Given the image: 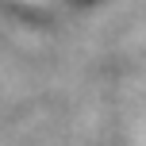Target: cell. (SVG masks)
<instances>
[{
	"label": "cell",
	"instance_id": "6da1fadb",
	"mask_svg": "<svg viewBox=\"0 0 146 146\" xmlns=\"http://www.w3.org/2000/svg\"><path fill=\"white\" fill-rule=\"evenodd\" d=\"M15 12H31V15H66V12H81L88 4L100 0H8Z\"/></svg>",
	"mask_w": 146,
	"mask_h": 146
}]
</instances>
